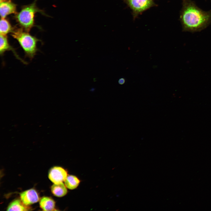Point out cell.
I'll use <instances>...</instances> for the list:
<instances>
[{"label": "cell", "mask_w": 211, "mask_h": 211, "mask_svg": "<svg viewBox=\"0 0 211 211\" xmlns=\"http://www.w3.org/2000/svg\"><path fill=\"white\" fill-rule=\"evenodd\" d=\"M181 19L186 31H200L206 28L210 22L211 13L204 11L193 3L187 1L184 4Z\"/></svg>", "instance_id": "6da1fadb"}, {"label": "cell", "mask_w": 211, "mask_h": 211, "mask_svg": "<svg viewBox=\"0 0 211 211\" xmlns=\"http://www.w3.org/2000/svg\"><path fill=\"white\" fill-rule=\"evenodd\" d=\"M28 32L21 28H14L11 35L18 42L23 50L25 56L32 60L39 50L37 44L41 40Z\"/></svg>", "instance_id": "7a4b0ae2"}, {"label": "cell", "mask_w": 211, "mask_h": 211, "mask_svg": "<svg viewBox=\"0 0 211 211\" xmlns=\"http://www.w3.org/2000/svg\"><path fill=\"white\" fill-rule=\"evenodd\" d=\"M35 0L32 3L21 7L20 11L15 14L14 18L21 28L25 31L29 32L34 26L35 17L38 12L46 16L44 11L37 6Z\"/></svg>", "instance_id": "3957f363"}, {"label": "cell", "mask_w": 211, "mask_h": 211, "mask_svg": "<svg viewBox=\"0 0 211 211\" xmlns=\"http://www.w3.org/2000/svg\"><path fill=\"white\" fill-rule=\"evenodd\" d=\"M48 178L54 183L63 182L64 181L67 176V171L62 167L55 166L50 170Z\"/></svg>", "instance_id": "277c9868"}, {"label": "cell", "mask_w": 211, "mask_h": 211, "mask_svg": "<svg viewBox=\"0 0 211 211\" xmlns=\"http://www.w3.org/2000/svg\"><path fill=\"white\" fill-rule=\"evenodd\" d=\"M20 198L22 203L26 206L37 203L39 200L38 195L33 189H30L20 193Z\"/></svg>", "instance_id": "5b68a950"}, {"label": "cell", "mask_w": 211, "mask_h": 211, "mask_svg": "<svg viewBox=\"0 0 211 211\" xmlns=\"http://www.w3.org/2000/svg\"><path fill=\"white\" fill-rule=\"evenodd\" d=\"M0 54L1 56H3L6 51H11L16 59L23 64H27L26 62L19 57L15 49L9 44L7 35H0Z\"/></svg>", "instance_id": "8992f818"}, {"label": "cell", "mask_w": 211, "mask_h": 211, "mask_svg": "<svg viewBox=\"0 0 211 211\" xmlns=\"http://www.w3.org/2000/svg\"><path fill=\"white\" fill-rule=\"evenodd\" d=\"M17 5L11 1L0 2V13L1 18H5L10 14L16 13Z\"/></svg>", "instance_id": "52a82bcc"}, {"label": "cell", "mask_w": 211, "mask_h": 211, "mask_svg": "<svg viewBox=\"0 0 211 211\" xmlns=\"http://www.w3.org/2000/svg\"><path fill=\"white\" fill-rule=\"evenodd\" d=\"M132 8L137 12L142 11L149 7L152 4V0H128Z\"/></svg>", "instance_id": "ba28073f"}, {"label": "cell", "mask_w": 211, "mask_h": 211, "mask_svg": "<svg viewBox=\"0 0 211 211\" xmlns=\"http://www.w3.org/2000/svg\"><path fill=\"white\" fill-rule=\"evenodd\" d=\"M52 193L57 197H62L65 195L67 190L65 185L63 182L54 183L51 187Z\"/></svg>", "instance_id": "9c48e42d"}, {"label": "cell", "mask_w": 211, "mask_h": 211, "mask_svg": "<svg viewBox=\"0 0 211 211\" xmlns=\"http://www.w3.org/2000/svg\"><path fill=\"white\" fill-rule=\"evenodd\" d=\"M40 207L44 211L55 210V202L51 198L48 197H43L40 201Z\"/></svg>", "instance_id": "30bf717a"}, {"label": "cell", "mask_w": 211, "mask_h": 211, "mask_svg": "<svg viewBox=\"0 0 211 211\" xmlns=\"http://www.w3.org/2000/svg\"><path fill=\"white\" fill-rule=\"evenodd\" d=\"M14 28L7 19L1 18L0 21V35H7L9 33H11Z\"/></svg>", "instance_id": "8fae6325"}, {"label": "cell", "mask_w": 211, "mask_h": 211, "mask_svg": "<svg viewBox=\"0 0 211 211\" xmlns=\"http://www.w3.org/2000/svg\"><path fill=\"white\" fill-rule=\"evenodd\" d=\"M19 200L16 199L11 202L7 208V210L27 211L28 208Z\"/></svg>", "instance_id": "7c38bea8"}, {"label": "cell", "mask_w": 211, "mask_h": 211, "mask_svg": "<svg viewBox=\"0 0 211 211\" xmlns=\"http://www.w3.org/2000/svg\"><path fill=\"white\" fill-rule=\"evenodd\" d=\"M64 181L66 187L71 190L76 188L80 183V180L77 177L72 175L67 176Z\"/></svg>", "instance_id": "4fadbf2b"}, {"label": "cell", "mask_w": 211, "mask_h": 211, "mask_svg": "<svg viewBox=\"0 0 211 211\" xmlns=\"http://www.w3.org/2000/svg\"><path fill=\"white\" fill-rule=\"evenodd\" d=\"M125 79L124 78H120L118 81V83L119 84L122 85L125 83Z\"/></svg>", "instance_id": "5bb4252c"}, {"label": "cell", "mask_w": 211, "mask_h": 211, "mask_svg": "<svg viewBox=\"0 0 211 211\" xmlns=\"http://www.w3.org/2000/svg\"><path fill=\"white\" fill-rule=\"evenodd\" d=\"M9 0H0V2L5 1H9Z\"/></svg>", "instance_id": "9a60e30c"}]
</instances>
